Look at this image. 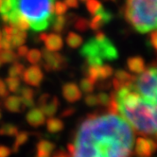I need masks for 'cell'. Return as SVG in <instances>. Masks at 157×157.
<instances>
[{
    "mask_svg": "<svg viewBox=\"0 0 157 157\" xmlns=\"http://www.w3.org/2000/svg\"><path fill=\"white\" fill-rule=\"evenodd\" d=\"M44 44H46V49L49 51L57 52L60 49H62L63 43L62 37L59 34L51 33V34L48 35L47 38L44 39Z\"/></svg>",
    "mask_w": 157,
    "mask_h": 157,
    "instance_id": "cell-15",
    "label": "cell"
},
{
    "mask_svg": "<svg viewBox=\"0 0 157 157\" xmlns=\"http://www.w3.org/2000/svg\"><path fill=\"white\" fill-rule=\"evenodd\" d=\"M13 28V27H12ZM27 38V33L24 30H20L16 28H13V35L10 38V44H12V48H18L22 44H24Z\"/></svg>",
    "mask_w": 157,
    "mask_h": 157,
    "instance_id": "cell-19",
    "label": "cell"
},
{
    "mask_svg": "<svg viewBox=\"0 0 157 157\" xmlns=\"http://www.w3.org/2000/svg\"><path fill=\"white\" fill-rule=\"evenodd\" d=\"M28 123L32 127H40L46 122V116L39 108H32L26 116Z\"/></svg>",
    "mask_w": 157,
    "mask_h": 157,
    "instance_id": "cell-13",
    "label": "cell"
},
{
    "mask_svg": "<svg viewBox=\"0 0 157 157\" xmlns=\"http://www.w3.org/2000/svg\"><path fill=\"white\" fill-rule=\"evenodd\" d=\"M16 138H15V141H14V144L13 146V152H18L19 149L22 145H24L28 139H29V132H18L16 134Z\"/></svg>",
    "mask_w": 157,
    "mask_h": 157,
    "instance_id": "cell-22",
    "label": "cell"
},
{
    "mask_svg": "<svg viewBox=\"0 0 157 157\" xmlns=\"http://www.w3.org/2000/svg\"><path fill=\"white\" fill-rule=\"evenodd\" d=\"M2 31H0V42H1V40H2Z\"/></svg>",
    "mask_w": 157,
    "mask_h": 157,
    "instance_id": "cell-44",
    "label": "cell"
},
{
    "mask_svg": "<svg viewBox=\"0 0 157 157\" xmlns=\"http://www.w3.org/2000/svg\"><path fill=\"white\" fill-rule=\"evenodd\" d=\"M5 84L8 86L9 91L13 92V93H17L20 88V80H19V78L9 77L6 80Z\"/></svg>",
    "mask_w": 157,
    "mask_h": 157,
    "instance_id": "cell-28",
    "label": "cell"
},
{
    "mask_svg": "<svg viewBox=\"0 0 157 157\" xmlns=\"http://www.w3.org/2000/svg\"><path fill=\"white\" fill-rule=\"evenodd\" d=\"M55 149V144L52 142L42 140L37 144V157H50Z\"/></svg>",
    "mask_w": 157,
    "mask_h": 157,
    "instance_id": "cell-18",
    "label": "cell"
},
{
    "mask_svg": "<svg viewBox=\"0 0 157 157\" xmlns=\"http://www.w3.org/2000/svg\"><path fill=\"white\" fill-rule=\"evenodd\" d=\"M2 48H1V44H0V50H1Z\"/></svg>",
    "mask_w": 157,
    "mask_h": 157,
    "instance_id": "cell-47",
    "label": "cell"
},
{
    "mask_svg": "<svg viewBox=\"0 0 157 157\" xmlns=\"http://www.w3.org/2000/svg\"><path fill=\"white\" fill-rule=\"evenodd\" d=\"M112 18H113L112 13L105 9H102L94 15L93 19L89 23V28H91L93 30H99L100 28H102L105 24L109 23Z\"/></svg>",
    "mask_w": 157,
    "mask_h": 157,
    "instance_id": "cell-11",
    "label": "cell"
},
{
    "mask_svg": "<svg viewBox=\"0 0 157 157\" xmlns=\"http://www.w3.org/2000/svg\"><path fill=\"white\" fill-rule=\"evenodd\" d=\"M24 70H25L24 65L15 62L9 68V75H10V77H13V78H21L24 73Z\"/></svg>",
    "mask_w": 157,
    "mask_h": 157,
    "instance_id": "cell-27",
    "label": "cell"
},
{
    "mask_svg": "<svg viewBox=\"0 0 157 157\" xmlns=\"http://www.w3.org/2000/svg\"><path fill=\"white\" fill-rule=\"evenodd\" d=\"M60 101L57 97H50L48 94L41 96L38 100L39 109L43 112L44 116L52 117L59 108Z\"/></svg>",
    "mask_w": 157,
    "mask_h": 157,
    "instance_id": "cell-9",
    "label": "cell"
},
{
    "mask_svg": "<svg viewBox=\"0 0 157 157\" xmlns=\"http://www.w3.org/2000/svg\"><path fill=\"white\" fill-rule=\"evenodd\" d=\"M157 32L156 30H151V35H150V41H151V47L154 48V50H156L157 48Z\"/></svg>",
    "mask_w": 157,
    "mask_h": 157,
    "instance_id": "cell-37",
    "label": "cell"
},
{
    "mask_svg": "<svg viewBox=\"0 0 157 157\" xmlns=\"http://www.w3.org/2000/svg\"><path fill=\"white\" fill-rule=\"evenodd\" d=\"M29 51V48L28 47L26 46H20L18 47V50H17V56H19V57H25V56L27 55Z\"/></svg>",
    "mask_w": 157,
    "mask_h": 157,
    "instance_id": "cell-40",
    "label": "cell"
},
{
    "mask_svg": "<svg viewBox=\"0 0 157 157\" xmlns=\"http://www.w3.org/2000/svg\"><path fill=\"white\" fill-rule=\"evenodd\" d=\"M64 3L67 7L70 8H78V0H64Z\"/></svg>",
    "mask_w": 157,
    "mask_h": 157,
    "instance_id": "cell-41",
    "label": "cell"
},
{
    "mask_svg": "<svg viewBox=\"0 0 157 157\" xmlns=\"http://www.w3.org/2000/svg\"><path fill=\"white\" fill-rule=\"evenodd\" d=\"M125 18L140 33L156 29V0H127Z\"/></svg>",
    "mask_w": 157,
    "mask_h": 157,
    "instance_id": "cell-4",
    "label": "cell"
},
{
    "mask_svg": "<svg viewBox=\"0 0 157 157\" xmlns=\"http://www.w3.org/2000/svg\"><path fill=\"white\" fill-rule=\"evenodd\" d=\"M94 82H91L90 80H89L88 78H82V80L81 81V88H82V90L86 93V94H89V93H92L94 91Z\"/></svg>",
    "mask_w": 157,
    "mask_h": 157,
    "instance_id": "cell-32",
    "label": "cell"
},
{
    "mask_svg": "<svg viewBox=\"0 0 157 157\" xmlns=\"http://www.w3.org/2000/svg\"><path fill=\"white\" fill-rule=\"evenodd\" d=\"M66 43L71 48H77L82 46V38L75 32H69L66 37Z\"/></svg>",
    "mask_w": 157,
    "mask_h": 157,
    "instance_id": "cell-23",
    "label": "cell"
},
{
    "mask_svg": "<svg viewBox=\"0 0 157 157\" xmlns=\"http://www.w3.org/2000/svg\"><path fill=\"white\" fill-rule=\"evenodd\" d=\"M127 66L131 72L134 74H140L145 69V61L140 56H134V57H131L127 61Z\"/></svg>",
    "mask_w": 157,
    "mask_h": 157,
    "instance_id": "cell-16",
    "label": "cell"
},
{
    "mask_svg": "<svg viewBox=\"0 0 157 157\" xmlns=\"http://www.w3.org/2000/svg\"><path fill=\"white\" fill-rule=\"evenodd\" d=\"M131 126L118 114H91L68 145L71 157H131L133 148Z\"/></svg>",
    "mask_w": 157,
    "mask_h": 157,
    "instance_id": "cell-1",
    "label": "cell"
},
{
    "mask_svg": "<svg viewBox=\"0 0 157 157\" xmlns=\"http://www.w3.org/2000/svg\"><path fill=\"white\" fill-rule=\"evenodd\" d=\"M22 77H23V80L27 84L38 87L44 78V74L42 69L40 68V66L32 65L29 66L28 69L24 70Z\"/></svg>",
    "mask_w": 157,
    "mask_h": 157,
    "instance_id": "cell-10",
    "label": "cell"
},
{
    "mask_svg": "<svg viewBox=\"0 0 157 157\" xmlns=\"http://www.w3.org/2000/svg\"><path fill=\"white\" fill-rule=\"evenodd\" d=\"M52 22V29L55 32H62L66 25L67 18H65L63 15H57L55 19L53 18Z\"/></svg>",
    "mask_w": 157,
    "mask_h": 157,
    "instance_id": "cell-24",
    "label": "cell"
},
{
    "mask_svg": "<svg viewBox=\"0 0 157 157\" xmlns=\"http://www.w3.org/2000/svg\"><path fill=\"white\" fill-rule=\"evenodd\" d=\"M75 108L73 107H68L66 108L65 110L63 111V113L61 114V117H71L74 113H75Z\"/></svg>",
    "mask_w": 157,
    "mask_h": 157,
    "instance_id": "cell-39",
    "label": "cell"
},
{
    "mask_svg": "<svg viewBox=\"0 0 157 157\" xmlns=\"http://www.w3.org/2000/svg\"><path fill=\"white\" fill-rule=\"evenodd\" d=\"M12 153V150L6 146H0V157H9Z\"/></svg>",
    "mask_w": 157,
    "mask_h": 157,
    "instance_id": "cell-38",
    "label": "cell"
},
{
    "mask_svg": "<svg viewBox=\"0 0 157 157\" xmlns=\"http://www.w3.org/2000/svg\"><path fill=\"white\" fill-rule=\"evenodd\" d=\"M9 95V91H8V88L5 84V82L0 80V98H6Z\"/></svg>",
    "mask_w": 157,
    "mask_h": 157,
    "instance_id": "cell-36",
    "label": "cell"
},
{
    "mask_svg": "<svg viewBox=\"0 0 157 157\" xmlns=\"http://www.w3.org/2000/svg\"><path fill=\"white\" fill-rule=\"evenodd\" d=\"M156 151L155 139L138 137L134 147V154L137 157H150Z\"/></svg>",
    "mask_w": 157,
    "mask_h": 157,
    "instance_id": "cell-8",
    "label": "cell"
},
{
    "mask_svg": "<svg viewBox=\"0 0 157 157\" xmlns=\"http://www.w3.org/2000/svg\"><path fill=\"white\" fill-rule=\"evenodd\" d=\"M4 107L10 113H20L25 109V106L22 103L20 97L17 96L7 97L4 101Z\"/></svg>",
    "mask_w": 157,
    "mask_h": 157,
    "instance_id": "cell-14",
    "label": "cell"
},
{
    "mask_svg": "<svg viewBox=\"0 0 157 157\" xmlns=\"http://www.w3.org/2000/svg\"><path fill=\"white\" fill-rule=\"evenodd\" d=\"M75 29L81 32L86 31L89 29V21L85 18H77L75 20Z\"/></svg>",
    "mask_w": 157,
    "mask_h": 157,
    "instance_id": "cell-31",
    "label": "cell"
},
{
    "mask_svg": "<svg viewBox=\"0 0 157 157\" xmlns=\"http://www.w3.org/2000/svg\"><path fill=\"white\" fill-rule=\"evenodd\" d=\"M18 93L20 94V98L22 100V103L25 107H33L34 105V100H33V97H34V91L29 87H22L19 88Z\"/></svg>",
    "mask_w": 157,
    "mask_h": 157,
    "instance_id": "cell-17",
    "label": "cell"
},
{
    "mask_svg": "<svg viewBox=\"0 0 157 157\" xmlns=\"http://www.w3.org/2000/svg\"><path fill=\"white\" fill-rule=\"evenodd\" d=\"M42 56L44 58V67L47 71H58L66 67V59L58 52L43 49Z\"/></svg>",
    "mask_w": 157,
    "mask_h": 157,
    "instance_id": "cell-7",
    "label": "cell"
},
{
    "mask_svg": "<svg viewBox=\"0 0 157 157\" xmlns=\"http://www.w3.org/2000/svg\"><path fill=\"white\" fill-rule=\"evenodd\" d=\"M18 60V56L12 50H0V61L2 63H15Z\"/></svg>",
    "mask_w": 157,
    "mask_h": 157,
    "instance_id": "cell-21",
    "label": "cell"
},
{
    "mask_svg": "<svg viewBox=\"0 0 157 157\" xmlns=\"http://www.w3.org/2000/svg\"><path fill=\"white\" fill-rule=\"evenodd\" d=\"M1 64H2V63H1V61H0V67H1Z\"/></svg>",
    "mask_w": 157,
    "mask_h": 157,
    "instance_id": "cell-45",
    "label": "cell"
},
{
    "mask_svg": "<svg viewBox=\"0 0 157 157\" xmlns=\"http://www.w3.org/2000/svg\"><path fill=\"white\" fill-rule=\"evenodd\" d=\"M63 127H64L63 122L59 118L49 117V119L47 122V129L51 133H57L63 131Z\"/></svg>",
    "mask_w": 157,
    "mask_h": 157,
    "instance_id": "cell-20",
    "label": "cell"
},
{
    "mask_svg": "<svg viewBox=\"0 0 157 157\" xmlns=\"http://www.w3.org/2000/svg\"><path fill=\"white\" fill-rule=\"evenodd\" d=\"M53 157H71V156L68 152L61 150V151H58L57 152H56Z\"/></svg>",
    "mask_w": 157,
    "mask_h": 157,
    "instance_id": "cell-42",
    "label": "cell"
},
{
    "mask_svg": "<svg viewBox=\"0 0 157 157\" xmlns=\"http://www.w3.org/2000/svg\"><path fill=\"white\" fill-rule=\"evenodd\" d=\"M86 8L87 10L93 16L97 14L100 10H102L103 7L98 0H86Z\"/></svg>",
    "mask_w": 157,
    "mask_h": 157,
    "instance_id": "cell-25",
    "label": "cell"
},
{
    "mask_svg": "<svg viewBox=\"0 0 157 157\" xmlns=\"http://www.w3.org/2000/svg\"><path fill=\"white\" fill-rule=\"evenodd\" d=\"M84 101H85V103H86L88 106H95V105L98 104V103L97 96L92 95V94L87 95L86 98H85V99H84Z\"/></svg>",
    "mask_w": 157,
    "mask_h": 157,
    "instance_id": "cell-35",
    "label": "cell"
},
{
    "mask_svg": "<svg viewBox=\"0 0 157 157\" xmlns=\"http://www.w3.org/2000/svg\"><path fill=\"white\" fill-rule=\"evenodd\" d=\"M114 73V70L113 68L108 65V64H105V65H100L99 66V78H98V81H104L106 78H110L112 75Z\"/></svg>",
    "mask_w": 157,
    "mask_h": 157,
    "instance_id": "cell-30",
    "label": "cell"
},
{
    "mask_svg": "<svg viewBox=\"0 0 157 157\" xmlns=\"http://www.w3.org/2000/svg\"><path fill=\"white\" fill-rule=\"evenodd\" d=\"M81 1H82V2H83V1H86V0H81Z\"/></svg>",
    "mask_w": 157,
    "mask_h": 157,
    "instance_id": "cell-48",
    "label": "cell"
},
{
    "mask_svg": "<svg viewBox=\"0 0 157 157\" xmlns=\"http://www.w3.org/2000/svg\"><path fill=\"white\" fill-rule=\"evenodd\" d=\"M47 36H48V34L47 33H41V34L38 36V41H44V39L47 38Z\"/></svg>",
    "mask_w": 157,
    "mask_h": 157,
    "instance_id": "cell-43",
    "label": "cell"
},
{
    "mask_svg": "<svg viewBox=\"0 0 157 157\" xmlns=\"http://www.w3.org/2000/svg\"><path fill=\"white\" fill-rule=\"evenodd\" d=\"M112 1H116V0H112Z\"/></svg>",
    "mask_w": 157,
    "mask_h": 157,
    "instance_id": "cell-49",
    "label": "cell"
},
{
    "mask_svg": "<svg viewBox=\"0 0 157 157\" xmlns=\"http://www.w3.org/2000/svg\"><path fill=\"white\" fill-rule=\"evenodd\" d=\"M0 119H1V112H0Z\"/></svg>",
    "mask_w": 157,
    "mask_h": 157,
    "instance_id": "cell-46",
    "label": "cell"
},
{
    "mask_svg": "<svg viewBox=\"0 0 157 157\" xmlns=\"http://www.w3.org/2000/svg\"><path fill=\"white\" fill-rule=\"evenodd\" d=\"M18 133V128L10 123L3 125L0 128V136H15Z\"/></svg>",
    "mask_w": 157,
    "mask_h": 157,
    "instance_id": "cell-26",
    "label": "cell"
},
{
    "mask_svg": "<svg viewBox=\"0 0 157 157\" xmlns=\"http://www.w3.org/2000/svg\"><path fill=\"white\" fill-rule=\"evenodd\" d=\"M117 114L144 137H156V102L142 98L136 90L124 88L116 97Z\"/></svg>",
    "mask_w": 157,
    "mask_h": 157,
    "instance_id": "cell-2",
    "label": "cell"
},
{
    "mask_svg": "<svg viewBox=\"0 0 157 157\" xmlns=\"http://www.w3.org/2000/svg\"><path fill=\"white\" fill-rule=\"evenodd\" d=\"M97 98H98V103L105 107H107L111 101V96L107 95L106 93H99L97 96Z\"/></svg>",
    "mask_w": 157,
    "mask_h": 157,
    "instance_id": "cell-34",
    "label": "cell"
},
{
    "mask_svg": "<svg viewBox=\"0 0 157 157\" xmlns=\"http://www.w3.org/2000/svg\"><path fill=\"white\" fill-rule=\"evenodd\" d=\"M66 10H67V6L65 5L64 2L57 1L54 4V14L63 15L66 13Z\"/></svg>",
    "mask_w": 157,
    "mask_h": 157,
    "instance_id": "cell-33",
    "label": "cell"
},
{
    "mask_svg": "<svg viewBox=\"0 0 157 157\" xmlns=\"http://www.w3.org/2000/svg\"><path fill=\"white\" fill-rule=\"evenodd\" d=\"M63 96L68 102H76L82 98V91L74 82H67L63 86Z\"/></svg>",
    "mask_w": 157,
    "mask_h": 157,
    "instance_id": "cell-12",
    "label": "cell"
},
{
    "mask_svg": "<svg viewBox=\"0 0 157 157\" xmlns=\"http://www.w3.org/2000/svg\"><path fill=\"white\" fill-rule=\"evenodd\" d=\"M157 73L156 64L153 63L145 69L138 77L136 78L133 82V88L144 98L156 102V91H157Z\"/></svg>",
    "mask_w": 157,
    "mask_h": 157,
    "instance_id": "cell-6",
    "label": "cell"
},
{
    "mask_svg": "<svg viewBox=\"0 0 157 157\" xmlns=\"http://www.w3.org/2000/svg\"><path fill=\"white\" fill-rule=\"evenodd\" d=\"M26 56H27V60L29 61V63L36 64L41 61L42 54H41L40 50H38V49H30L28 51Z\"/></svg>",
    "mask_w": 157,
    "mask_h": 157,
    "instance_id": "cell-29",
    "label": "cell"
},
{
    "mask_svg": "<svg viewBox=\"0 0 157 157\" xmlns=\"http://www.w3.org/2000/svg\"><path fill=\"white\" fill-rule=\"evenodd\" d=\"M81 55L86 59L88 65H102L104 60L117 59V49L104 32L98 30L93 39L89 40L81 49Z\"/></svg>",
    "mask_w": 157,
    "mask_h": 157,
    "instance_id": "cell-5",
    "label": "cell"
},
{
    "mask_svg": "<svg viewBox=\"0 0 157 157\" xmlns=\"http://www.w3.org/2000/svg\"><path fill=\"white\" fill-rule=\"evenodd\" d=\"M55 0H13L14 8L27 18L34 31L49 27L54 15Z\"/></svg>",
    "mask_w": 157,
    "mask_h": 157,
    "instance_id": "cell-3",
    "label": "cell"
}]
</instances>
